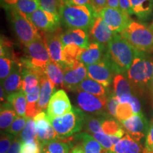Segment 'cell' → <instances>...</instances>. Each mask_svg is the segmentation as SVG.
I'll return each instance as SVG.
<instances>
[{
  "mask_svg": "<svg viewBox=\"0 0 153 153\" xmlns=\"http://www.w3.org/2000/svg\"><path fill=\"white\" fill-rule=\"evenodd\" d=\"M40 97L38 102V107L40 111H43L47 108L50 100L55 93V86L47 77L46 75L42 76L40 78Z\"/></svg>",
  "mask_w": 153,
  "mask_h": 153,
  "instance_id": "obj_23",
  "label": "cell"
},
{
  "mask_svg": "<svg viewBox=\"0 0 153 153\" xmlns=\"http://www.w3.org/2000/svg\"><path fill=\"white\" fill-rule=\"evenodd\" d=\"M41 148L37 140L30 142H22L20 153H41Z\"/></svg>",
  "mask_w": 153,
  "mask_h": 153,
  "instance_id": "obj_44",
  "label": "cell"
},
{
  "mask_svg": "<svg viewBox=\"0 0 153 153\" xmlns=\"http://www.w3.org/2000/svg\"><path fill=\"white\" fill-rule=\"evenodd\" d=\"M38 1H39L40 7L45 12L53 15L56 18L60 19V4L58 0H38Z\"/></svg>",
  "mask_w": 153,
  "mask_h": 153,
  "instance_id": "obj_36",
  "label": "cell"
},
{
  "mask_svg": "<svg viewBox=\"0 0 153 153\" xmlns=\"http://www.w3.org/2000/svg\"><path fill=\"white\" fill-rule=\"evenodd\" d=\"M97 13L91 4L77 6L64 4L60 9L61 22L70 29L89 30L92 26Z\"/></svg>",
  "mask_w": 153,
  "mask_h": 153,
  "instance_id": "obj_2",
  "label": "cell"
},
{
  "mask_svg": "<svg viewBox=\"0 0 153 153\" xmlns=\"http://www.w3.org/2000/svg\"><path fill=\"white\" fill-rule=\"evenodd\" d=\"M58 1L60 4V7H61V6L65 4L68 3V1H69V0H58Z\"/></svg>",
  "mask_w": 153,
  "mask_h": 153,
  "instance_id": "obj_54",
  "label": "cell"
},
{
  "mask_svg": "<svg viewBox=\"0 0 153 153\" xmlns=\"http://www.w3.org/2000/svg\"><path fill=\"white\" fill-rule=\"evenodd\" d=\"M114 92L120 103H129L133 95V88L128 79L123 74H115L113 80Z\"/></svg>",
  "mask_w": 153,
  "mask_h": 153,
  "instance_id": "obj_18",
  "label": "cell"
},
{
  "mask_svg": "<svg viewBox=\"0 0 153 153\" xmlns=\"http://www.w3.org/2000/svg\"><path fill=\"white\" fill-rule=\"evenodd\" d=\"M41 153H49L48 152V151L45 150V148H41Z\"/></svg>",
  "mask_w": 153,
  "mask_h": 153,
  "instance_id": "obj_56",
  "label": "cell"
},
{
  "mask_svg": "<svg viewBox=\"0 0 153 153\" xmlns=\"http://www.w3.org/2000/svg\"><path fill=\"white\" fill-rule=\"evenodd\" d=\"M119 101L116 96L115 95L114 92H109L107 96V104H106V110L107 113L111 116L116 118V109L119 104Z\"/></svg>",
  "mask_w": 153,
  "mask_h": 153,
  "instance_id": "obj_41",
  "label": "cell"
},
{
  "mask_svg": "<svg viewBox=\"0 0 153 153\" xmlns=\"http://www.w3.org/2000/svg\"><path fill=\"white\" fill-rule=\"evenodd\" d=\"M14 64L11 59L5 56L0 57V79L1 82L11 74Z\"/></svg>",
  "mask_w": 153,
  "mask_h": 153,
  "instance_id": "obj_40",
  "label": "cell"
},
{
  "mask_svg": "<svg viewBox=\"0 0 153 153\" xmlns=\"http://www.w3.org/2000/svg\"><path fill=\"white\" fill-rule=\"evenodd\" d=\"M76 104L82 111L93 115H109L107 113V96L98 97L82 91H76Z\"/></svg>",
  "mask_w": 153,
  "mask_h": 153,
  "instance_id": "obj_8",
  "label": "cell"
},
{
  "mask_svg": "<svg viewBox=\"0 0 153 153\" xmlns=\"http://www.w3.org/2000/svg\"><path fill=\"white\" fill-rule=\"evenodd\" d=\"M139 51L120 36L115 33L106 46V56L116 74L126 73Z\"/></svg>",
  "mask_w": 153,
  "mask_h": 153,
  "instance_id": "obj_1",
  "label": "cell"
},
{
  "mask_svg": "<svg viewBox=\"0 0 153 153\" xmlns=\"http://www.w3.org/2000/svg\"><path fill=\"white\" fill-rule=\"evenodd\" d=\"M70 100L63 89H59L53 94L47 107L46 114L48 118H56L68 114L72 109Z\"/></svg>",
  "mask_w": 153,
  "mask_h": 153,
  "instance_id": "obj_12",
  "label": "cell"
},
{
  "mask_svg": "<svg viewBox=\"0 0 153 153\" xmlns=\"http://www.w3.org/2000/svg\"><path fill=\"white\" fill-rule=\"evenodd\" d=\"M40 90H41V87H40L39 85L32 92L26 94L27 104H38L40 97Z\"/></svg>",
  "mask_w": 153,
  "mask_h": 153,
  "instance_id": "obj_46",
  "label": "cell"
},
{
  "mask_svg": "<svg viewBox=\"0 0 153 153\" xmlns=\"http://www.w3.org/2000/svg\"><path fill=\"white\" fill-rule=\"evenodd\" d=\"M29 19L34 26L45 33L55 32L60 27L61 19L45 12L41 7L30 15Z\"/></svg>",
  "mask_w": 153,
  "mask_h": 153,
  "instance_id": "obj_15",
  "label": "cell"
},
{
  "mask_svg": "<svg viewBox=\"0 0 153 153\" xmlns=\"http://www.w3.org/2000/svg\"><path fill=\"white\" fill-rule=\"evenodd\" d=\"M107 7L115 9H119V0H108Z\"/></svg>",
  "mask_w": 153,
  "mask_h": 153,
  "instance_id": "obj_52",
  "label": "cell"
},
{
  "mask_svg": "<svg viewBox=\"0 0 153 153\" xmlns=\"http://www.w3.org/2000/svg\"><path fill=\"white\" fill-rule=\"evenodd\" d=\"M60 39L63 46L67 45H75L82 48L89 46V36L87 30L83 29H69L60 34Z\"/></svg>",
  "mask_w": 153,
  "mask_h": 153,
  "instance_id": "obj_20",
  "label": "cell"
},
{
  "mask_svg": "<svg viewBox=\"0 0 153 153\" xmlns=\"http://www.w3.org/2000/svg\"><path fill=\"white\" fill-rule=\"evenodd\" d=\"M153 74V59L145 53H137L127 72L126 76L133 88L145 91L150 87Z\"/></svg>",
  "mask_w": 153,
  "mask_h": 153,
  "instance_id": "obj_3",
  "label": "cell"
},
{
  "mask_svg": "<svg viewBox=\"0 0 153 153\" xmlns=\"http://www.w3.org/2000/svg\"><path fill=\"white\" fill-rule=\"evenodd\" d=\"M90 4L93 7L95 12L98 14L101 10H102L105 7H107L108 0H91Z\"/></svg>",
  "mask_w": 153,
  "mask_h": 153,
  "instance_id": "obj_49",
  "label": "cell"
},
{
  "mask_svg": "<svg viewBox=\"0 0 153 153\" xmlns=\"http://www.w3.org/2000/svg\"><path fill=\"white\" fill-rule=\"evenodd\" d=\"M0 92H1V96H0V99H1V103H3L5 101V99H7V94L4 89L3 86L1 85V87H0Z\"/></svg>",
  "mask_w": 153,
  "mask_h": 153,
  "instance_id": "obj_53",
  "label": "cell"
},
{
  "mask_svg": "<svg viewBox=\"0 0 153 153\" xmlns=\"http://www.w3.org/2000/svg\"><path fill=\"white\" fill-rule=\"evenodd\" d=\"M91 0H69L68 3L65 4H72V5H77L82 6L90 4Z\"/></svg>",
  "mask_w": 153,
  "mask_h": 153,
  "instance_id": "obj_50",
  "label": "cell"
},
{
  "mask_svg": "<svg viewBox=\"0 0 153 153\" xmlns=\"http://www.w3.org/2000/svg\"><path fill=\"white\" fill-rule=\"evenodd\" d=\"M126 133L134 140L140 142L146 137L150 125L143 113L133 115L131 118L120 123Z\"/></svg>",
  "mask_w": 153,
  "mask_h": 153,
  "instance_id": "obj_13",
  "label": "cell"
},
{
  "mask_svg": "<svg viewBox=\"0 0 153 153\" xmlns=\"http://www.w3.org/2000/svg\"><path fill=\"white\" fill-rule=\"evenodd\" d=\"M78 137L82 140L86 153H108V150L103 148L102 145L90 134L84 132L80 133Z\"/></svg>",
  "mask_w": 153,
  "mask_h": 153,
  "instance_id": "obj_31",
  "label": "cell"
},
{
  "mask_svg": "<svg viewBox=\"0 0 153 153\" xmlns=\"http://www.w3.org/2000/svg\"><path fill=\"white\" fill-rule=\"evenodd\" d=\"M83 49L75 45H67L63 47L62 57L65 64L63 72L67 68L72 66L76 61H79L80 55Z\"/></svg>",
  "mask_w": 153,
  "mask_h": 153,
  "instance_id": "obj_32",
  "label": "cell"
},
{
  "mask_svg": "<svg viewBox=\"0 0 153 153\" xmlns=\"http://www.w3.org/2000/svg\"><path fill=\"white\" fill-rule=\"evenodd\" d=\"M133 14L141 20L150 18L153 11V0H131Z\"/></svg>",
  "mask_w": 153,
  "mask_h": 153,
  "instance_id": "obj_26",
  "label": "cell"
},
{
  "mask_svg": "<svg viewBox=\"0 0 153 153\" xmlns=\"http://www.w3.org/2000/svg\"><path fill=\"white\" fill-rule=\"evenodd\" d=\"M120 34L140 52H153V26L131 21Z\"/></svg>",
  "mask_w": 153,
  "mask_h": 153,
  "instance_id": "obj_4",
  "label": "cell"
},
{
  "mask_svg": "<svg viewBox=\"0 0 153 153\" xmlns=\"http://www.w3.org/2000/svg\"><path fill=\"white\" fill-rule=\"evenodd\" d=\"M45 74L55 86L64 87V72L56 62L50 60L45 66Z\"/></svg>",
  "mask_w": 153,
  "mask_h": 153,
  "instance_id": "obj_29",
  "label": "cell"
},
{
  "mask_svg": "<svg viewBox=\"0 0 153 153\" xmlns=\"http://www.w3.org/2000/svg\"><path fill=\"white\" fill-rule=\"evenodd\" d=\"M151 26H153V22H152V24H151Z\"/></svg>",
  "mask_w": 153,
  "mask_h": 153,
  "instance_id": "obj_57",
  "label": "cell"
},
{
  "mask_svg": "<svg viewBox=\"0 0 153 153\" xmlns=\"http://www.w3.org/2000/svg\"><path fill=\"white\" fill-rule=\"evenodd\" d=\"M103 19L114 33H120L131 22L129 15L120 9L105 7L97 14Z\"/></svg>",
  "mask_w": 153,
  "mask_h": 153,
  "instance_id": "obj_10",
  "label": "cell"
},
{
  "mask_svg": "<svg viewBox=\"0 0 153 153\" xmlns=\"http://www.w3.org/2000/svg\"><path fill=\"white\" fill-rule=\"evenodd\" d=\"M10 13V19L15 34L24 45H28L36 40L41 38L37 28L30 19L20 11L15 9H7Z\"/></svg>",
  "mask_w": 153,
  "mask_h": 153,
  "instance_id": "obj_7",
  "label": "cell"
},
{
  "mask_svg": "<svg viewBox=\"0 0 153 153\" xmlns=\"http://www.w3.org/2000/svg\"><path fill=\"white\" fill-rule=\"evenodd\" d=\"M37 133V140L41 148L45 146L50 141L58 137L56 131L51 125V120L45 111H41L34 117Z\"/></svg>",
  "mask_w": 153,
  "mask_h": 153,
  "instance_id": "obj_11",
  "label": "cell"
},
{
  "mask_svg": "<svg viewBox=\"0 0 153 153\" xmlns=\"http://www.w3.org/2000/svg\"><path fill=\"white\" fill-rule=\"evenodd\" d=\"M90 33L96 41L106 46L115 34L103 19L97 14L90 28Z\"/></svg>",
  "mask_w": 153,
  "mask_h": 153,
  "instance_id": "obj_17",
  "label": "cell"
},
{
  "mask_svg": "<svg viewBox=\"0 0 153 153\" xmlns=\"http://www.w3.org/2000/svg\"><path fill=\"white\" fill-rule=\"evenodd\" d=\"M76 91H82L98 97H105L110 91L99 82L89 77H87L80 84Z\"/></svg>",
  "mask_w": 153,
  "mask_h": 153,
  "instance_id": "obj_28",
  "label": "cell"
},
{
  "mask_svg": "<svg viewBox=\"0 0 153 153\" xmlns=\"http://www.w3.org/2000/svg\"><path fill=\"white\" fill-rule=\"evenodd\" d=\"M17 116L11 105L7 101L1 103L0 111V128L1 132H6L11 126Z\"/></svg>",
  "mask_w": 153,
  "mask_h": 153,
  "instance_id": "obj_27",
  "label": "cell"
},
{
  "mask_svg": "<svg viewBox=\"0 0 153 153\" xmlns=\"http://www.w3.org/2000/svg\"><path fill=\"white\" fill-rule=\"evenodd\" d=\"M87 76V67L80 61H76L72 66L64 70V87L69 90L76 91Z\"/></svg>",
  "mask_w": 153,
  "mask_h": 153,
  "instance_id": "obj_14",
  "label": "cell"
},
{
  "mask_svg": "<svg viewBox=\"0 0 153 153\" xmlns=\"http://www.w3.org/2000/svg\"><path fill=\"white\" fill-rule=\"evenodd\" d=\"M70 148L68 143L55 139L50 141L41 148H45L49 153H68Z\"/></svg>",
  "mask_w": 153,
  "mask_h": 153,
  "instance_id": "obj_37",
  "label": "cell"
},
{
  "mask_svg": "<svg viewBox=\"0 0 153 153\" xmlns=\"http://www.w3.org/2000/svg\"><path fill=\"white\" fill-rule=\"evenodd\" d=\"M85 117L83 111L73 107L68 114L49 119L58 137L65 138L81 131L84 127Z\"/></svg>",
  "mask_w": 153,
  "mask_h": 153,
  "instance_id": "obj_6",
  "label": "cell"
},
{
  "mask_svg": "<svg viewBox=\"0 0 153 153\" xmlns=\"http://www.w3.org/2000/svg\"><path fill=\"white\" fill-rule=\"evenodd\" d=\"M92 136L102 145L103 148L106 149V150H110L114 146L111 137L110 135L105 133L104 131L97 132V133L93 134Z\"/></svg>",
  "mask_w": 153,
  "mask_h": 153,
  "instance_id": "obj_43",
  "label": "cell"
},
{
  "mask_svg": "<svg viewBox=\"0 0 153 153\" xmlns=\"http://www.w3.org/2000/svg\"><path fill=\"white\" fill-rule=\"evenodd\" d=\"M7 101L14 108L18 116L26 117L27 99L24 91L22 90L8 95L7 97Z\"/></svg>",
  "mask_w": 153,
  "mask_h": 153,
  "instance_id": "obj_25",
  "label": "cell"
},
{
  "mask_svg": "<svg viewBox=\"0 0 153 153\" xmlns=\"http://www.w3.org/2000/svg\"><path fill=\"white\" fill-rule=\"evenodd\" d=\"M145 153H151V152H145Z\"/></svg>",
  "mask_w": 153,
  "mask_h": 153,
  "instance_id": "obj_58",
  "label": "cell"
},
{
  "mask_svg": "<svg viewBox=\"0 0 153 153\" xmlns=\"http://www.w3.org/2000/svg\"><path fill=\"white\" fill-rule=\"evenodd\" d=\"M145 152L153 153V121L150 125L148 134L145 137Z\"/></svg>",
  "mask_w": 153,
  "mask_h": 153,
  "instance_id": "obj_45",
  "label": "cell"
},
{
  "mask_svg": "<svg viewBox=\"0 0 153 153\" xmlns=\"http://www.w3.org/2000/svg\"><path fill=\"white\" fill-rule=\"evenodd\" d=\"M19 136H20L22 142H30L37 140V133L33 118H28L26 126Z\"/></svg>",
  "mask_w": 153,
  "mask_h": 153,
  "instance_id": "obj_35",
  "label": "cell"
},
{
  "mask_svg": "<svg viewBox=\"0 0 153 153\" xmlns=\"http://www.w3.org/2000/svg\"><path fill=\"white\" fill-rule=\"evenodd\" d=\"M143 148L139 142L130 136L128 133L116 145L108 150V153H142Z\"/></svg>",
  "mask_w": 153,
  "mask_h": 153,
  "instance_id": "obj_21",
  "label": "cell"
},
{
  "mask_svg": "<svg viewBox=\"0 0 153 153\" xmlns=\"http://www.w3.org/2000/svg\"><path fill=\"white\" fill-rule=\"evenodd\" d=\"M22 74V91L25 94L32 92L40 85V76L37 74L28 69L23 68Z\"/></svg>",
  "mask_w": 153,
  "mask_h": 153,
  "instance_id": "obj_30",
  "label": "cell"
},
{
  "mask_svg": "<svg viewBox=\"0 0 153 153\" xmlns=\"http://www.w3.org/2000/svg\"><path fill=\"white\" fill-rule=\"evenodd\" d=\"M119 9L129 16L133 14L131 0H119Z\"/></svg>",
  "mask_w": 153,
  "mask_h": 153,
  "instance_id": "obj_48",
  "label": "cell"
},
{
  "mask_svg": "<svg viewBox=\"0 0 153 153\" xmlns=\"http://www.w3.org/2000/svg\"><path fill=\"white\" fill-rule=\"evenodd\" d=\"M106 53L105 45L95 41L90 43L87 48H84L80 55L79 61L85 65L98 62L104 58Z\"/></svg>",
  "mask_w": 153,
  "mask_h": 153,
  "instance_id": "obj_19",
  "label": "cell"
},
{
  "mask_svg": "<svg viewBox=\"0 0 153 153\" xmlns=\"http://www.w3.org/2000/svg\"><path fill=\"white\" fill-rule=\"evenodd\" d=\"M27 119L28 117H26V116L24 117V116H20L17 115L10 128L6 132L9 133L15 137L19 136V134L22 133L23 130H24L26 122H27Z\"/></svg>",
  "mask_w": 153,
  "mask_h": 153,
  "instance_id": "obj_39",
  "label": "cell"
},
{
  "mask_svg": "<svg viewBox=\"0 0 153 153\" xmlns=\"http://www.w3.org/2000/svg\"><path fill=\"white\" fill-rule=\"evenodd\" d=\"M7 9H15L20 11L28 19L30 15L40 7L38 0H2Z\"/></svg>",
  "mask_w": 153,
  "mask_h": 153,
  "instance_id": "obj_22",
  "label": "cell"
},
{
  "mask_svg": "<svg viewBox=\"0 0 153 153\" xmlns=\"http://www.w3.org/2000/svg\"><path fill=\"white\" fill-rule=\"evenodd\" d=\"M15 137H16L7 132H1L0 153H7Z\"/></svg>",
  "mask_w": 153,
  "mask_h": 153,
  "instance_id": "obj_42",
  "label": "cell"
},
{
  "mask_svg": "<svg viewBox=\"0 0 153 153\" xmlns=\"http://www.w3.org/2000/svg\"><path fill=\"white\" fill-rule=\"evenodd\" d=\"M43 41L48 51L51 60L58 64L63 70L65 64L63 61L62 50L64 46L61 41L60 35L56 33V31L45 33Z\"/></svg>",
  "mask_w": 153,
  "mask_h": 153,
  "instance_id": "obj_16",
  "label": "cell"
},
{
  "mask_svg": "<svg viewBox=\"0 0 153 153\" xmlns=\"http://www.w3.org/2000/svg\"><path fill=\"white\" fill-rule=\"evenodd\" d=\"M70 153H86L84 149L83 145H77L75 147L72 148Z\"/></svg>",
  "mask_w": 153,
  "mask_h": 153,
  "instance_id": "obj_51",
  "label": "cell"
},
{
  "mask_svg": "<svg viewBox=\"0 0 153 153\" xmlns=\"http://www.w3.org/2000/svg\"><path fill=\"white\" fill-rule=\"evenodd\" d=\"M133 115V108L129 103H119L116 109V118L120 123L128 119Z\"/></svg>",
  "mask_w": 153,
  "mask_h": 153,
  "instance_id": "obj_38",
  "label": "cell"
},
{
  "mask_svg": "<svg viewBox=\"0 0 153 153\" xmlns=\"http://www.w3.org/2000/svg\"><path fill=\"white\" fill-rule=\"evenodd\" d=\"M110 115H86L84 127L88 132L93 135L97 132L103 131L101 128V123L105 116Z\"/></svg>",
  "mask_w": 153,
  "mask_h": 153,
  "instance_id": "obj_33",
  "label": "cell"
},
{
  "mask_svg": "<svg viewBox=\"0 0 153 153\" xmlns=\"http://www.w3.org/2000/svg\"><path fill=\"white\" fill-rule=\"evenodd\" d=\"M26 58L22 60V67L28 69L40 77L45 75V68L51 57L43 39L39 38L25 45Z\"/></svg>",
  "mask_w": 153,
  "mask_h": 153,
  "instance_id": "obj_5",
  "label": "cell"
},
{
  "mask_svg": "<svg viewBox=\"0 0 153 153\" xmlns=\"http://www.w3.org/2000/svg\"><path fill=\"white\" fill-rule=\"evenodd\" d=\"M88 77L99 82L104 87H109L116 74L110 60L105 55L104 58L98 62L86 65Z\"/></svg>",
  "mask_w": 153,
  "mask_h": 153,
  "instance_id": "obj_9",
  "label": "cell"
},
{
  "mask_svg": "<svg viewBox=\"0 0 153 153\" xmlns=\"http://www.w3.org/2000/svg\"><path fill=\"white\" fill-rule=\"evenodd\" d=\"M129 104L131 105L132 108H133L134 115L139 114L142 113V106H141V103L139 99L137 98L135 95L132 96L131 100L129 101Z\"/></svg>",
  "mask_w": 153,
  "mask_h": 153,
  "instance_id": "obj_47",
  "label": "cell"
},
{
  "mask_svg": "<svg viewBox=\"0 0 153 153\" xmlns=\"http://www.w3.org/2000/svg\"><path fill=\"white\" fill-rule=\"evenodd\" d=\"M150 89H151V91H152V92L153 94V74H152V81H151Z\"/></svg>",
  "mask_w": 153,
  "mask_h": 153,
  "instance_id": "obj_55",
  "label": "cell"
},
{
  "mask_svg": "<svg viewBox=\"0 0 153 153\" xmlns=\"http://www.w3.org/2000/svg\"><path fill=\"white\" fill-rule=\"evenodd\" d=\"M6 94L8 96L11 94L22 90V74L19 68H13L11 74L6 79L1 82Z\"/></svg>",
  "mask_w": 153,
  "mask_h": 153,
  "instance_id": "obj_24",
  "label": "cell"
},
{
  "mask_svg": "<svg viewBox=\"0 0 153 153\" xmlns=\"http://www.w3.org/2000/svg\"><path fill=\"white\" fill-rule=\"evenodd\" d=\"M103 131L108 135H114L123 128V126L118 120L111 116H106L101 123Z\"/></svg>",
  "mask_w": 153,
  "mask_h": 153,
  "instance_id": "obj_34",
  "label": "cell"
}]
</instances>
